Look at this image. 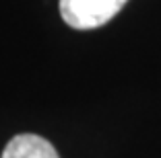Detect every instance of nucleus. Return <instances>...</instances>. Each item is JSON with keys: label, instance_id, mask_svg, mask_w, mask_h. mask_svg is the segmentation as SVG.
<instances>
[{"label": "nucleus", "instance_id": "obj_1", "mask_svg": "<svg viewBox=\"0 0 161 158\" xmlns=\"http://www.w3.org/2000/svg\"><path fill=\"white\" fill-rule=\"evenodd\" d=\"M128 0H60L64 23L79 31L103 27L124 8Z\"/></svg>", "mask_w": 161, "mask_h": 158}, {"label": "nucleus", "instance_id": "obj_2", "mask_svg": "<svg viewBox=\"0 0 161 158\" xmlns=\"http://www.w3.org/2000/svg\"><path fill=\"white\" fill-rule=\"evenodd\" d=\"M2 158H60L50 142L35 134H19L6 144Z\"/></svg>", "mask_w": 161, "mask_h": 158}]
</instances>
